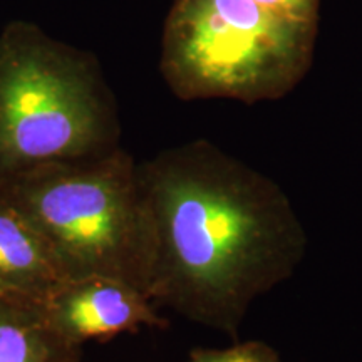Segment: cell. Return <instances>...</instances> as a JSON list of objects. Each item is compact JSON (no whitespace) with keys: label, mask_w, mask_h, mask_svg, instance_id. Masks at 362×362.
<instances>
[{"label":"cell","mask_w":362,"mask_h":362,"mask_svg":"<svg viewBox=\"0 0 362 362\" xmlns=\"http://www.w3.org/2000/svg\"><path fill=\"white\" fill-rule=\"evenodd\" d=\"M138 171L153 232L149 298L237 339L253 302L305 257L291 198L205 139L165 149Z\"/></svg>","instance_id":"cell-1"},{"label":"cell","mask_w":362,"mask_h":362,"mask_svg":"<svg viewBox=\"0 0 362 362\" xmlns=\"http://www.w3.org/2000/svg\"><path fill=\"white\" fill-rule=\"evenodd\" d=\"M0 194L45 240L66 280L110 277L149 297L151 221L126 149L34 166L0 183Z\"/></svg>","instance_id":"cell-2"},{"label":"cell","mask_w":362,"mask_h":362,"mask_svg":"<svg viewBox=\"0 0 362 362\" xmlns=\"http://www.w3.org/2000/svg\"><path fill=\"white\" fill-rule=\"evenodd\" d=\"M117 104L94 54L25 21L0 34V183L119 148Z\"/></svg>","instance_id":"cell-3"},{"label":"cell","mask_w":362,"mask_h":362,"mask_svg":"<svg viewBox=\"0 0 362 362\" xmlns=\"http://www.w3.org/2000/svg\"><path fill=\"white\" fill-rule=\"evenodd\" d=\"M315 25L255 0H175L160 71L183 101L279 99L309 71Z\"/></svg>","instance_id":"cell-4"},{"label":"cell","mask_w":362,"mask_h":362,"mask_svg":"<svg viewBox=\"0 0 362 362\" xmlns=\"http://www.w3.org/2000/svg\"><path fill=\"white\" fill-rule=\"evenodd\" d=\"M42 309L54 330L78 346L170 324L141 288L110 277L66 280Z\"/></svg>","instance_id":"cell-5"},{"label":"cell","mask_w":362,"mask_h":362,"mask_svg":"<svg viewBox=\"0 0 362 362\" xmlns=\"http://www.w3.org/2000/svg\"><path fill=\"white\" fill-rule=\"evenodd\" d=\"M66 282L45 240L0 194V297L42 302Z\"/></svg>","instance_id":"cell-6"},{"label":"cell","mask_w":362,"mask_h":362,"mask_svg":"<svg viewBox=\"0 0 362 362\" xmlns=\"http://www.w3.org/2000/svg\"><path fill=\"white\" fill-rule=\"evenodd\" d=\"M83 346L57 334L40 302L0 297V362H81Z\"/></svg>","instance_id":"cell-7"},{"label":"cell","mask_w":362,"mask_h":362,"mask_svg":"<svg viewBox=\"0 0 362 362\" xmlns=\"http://www.w3.org/2000/svg\"><path fill=\"white\" fill-rule=\"evenodd\" d=\"M188 362H282L279 352L262 341L237 342L225 349L198 347L189 352Z\"/></svg>","instance_id":"cell-8"},{"label":"cell","mask_w":362,"mask_h":362,"mask_svg":"<svg viewBox=\"0 0 362 362\" xmlns=\"http://www.w3.org/2000/svg\"><path fill=\"white\" fill-rule=\"evenodd\" d=\"M255 2L293 19L317 22L320 0H255Z\"/></svg>","instance_id":"cell-9"}]
</instances>
